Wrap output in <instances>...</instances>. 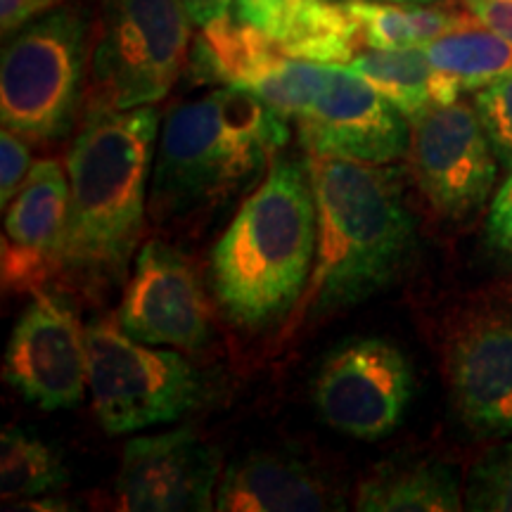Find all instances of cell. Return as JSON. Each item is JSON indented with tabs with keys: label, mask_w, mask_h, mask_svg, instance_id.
<instances>
[{
	"label": "cell",
	"mask_w": 512,
	"mask_h": 512,
	"mask_svg": "<svg viewBox=\"0 0 512 512\" xmlns=\"http://www.w3.org/2000/svg\"><path fill=\"white\" fill-rule=\"evenodd\" d=\"M159 140L155 105L86 114L67 155L69 209L57 268L93 283H117L145 219Z\"/></svg>",
	"instance_id": "obj_1"
},
{
	"label": "cell",
	"mask_w": 512,
	"mask_h": 512,
	"mask_svg": "<svg viewBox=\"0 0 512 512\" xmlns=\"http://www.w3.org/2000/svg\"><path fill=\"white\" fill-rule=\"evenodd\" d=\"M318 214L311 316L356 306L392 285L411 261L415 221L389 164L306 159Z\"/></svg>",
	"instance_id": "obj_2"
},
{
	"label": "cell",
	"mask_w": 512,
	"mask_h": 512,
	"mask_svg": "<svg viewBox=\"0 0 512 512\" xmlns=\"http://www.w3.org/2000/svg\"><path fill=\"white\" fill-rule=\"evenodd\" d=\"M318 214L309 166L275 159L211 252V283L235 325L280 320L311 283Z\"/></svg>",
	"instance_id": "obj_3"
},
{
	"label": "cell",
	"mask_w": 512,
	"mask_h": 512,
	"mask_svg": "<svg viewBox=\"0 0 512 512\" xmlns=\"http://www.w3.org/2000/svg\"><path fill=\"white\" fill-rule=\"evenodd\" d=\"M290 140L287 117L254 93L219 86L166 112L150 181V216L164 223L221 200Z\"/></svg>",
	"instance_id": "obj_4"
},
{
	"label": "cell",
	"mask_w": 512,
	"mask_h": 512,
	"mask_svg": "<svg viewBox=\"0 0 512 512\" xmlns=\"http://www.w3.org/2000/svg\"><path fill=\"white\" fill-rule=\"evenodd\" d=\"M183 0H98L88 62V114L157 105L188 67Z\"/></svg>",
	"instance_id": "obj_5"
},
{
	"label": "cell",
	"mask_w": 512,
	"mask_h": 512,
	"mask_svg": "<svg viewBox=\"0 0 512 512\" xmlns=\"http://www.w3.org/2000/svg\"><path fill=\"white\" fill-rule=\"evenodd\" d=\"M93 15L60 5L8 36L0 57V119L27 140L72 131L86 100Z\"/></svg>",
	"instance_id": "obj_6"
},
{
	"label": "cell",
	"mask_w": 512,
	"mask_h": 512,
	"mask_svg": "<svg viewBox=\"0 0 512 512\" xmlns=\"http://www.w3.org/2000/svg\"><path fill=\"white\" fill-rule=\"evenodd\" d=\"M86 337L88 392L107 434L169 425L202 403V377L176 351L138 342L110 318L86 325Z\"/></svg>",
	"instance_id": "obj_7"
},
{
	"label": "cell",
	"mask_w": 512,
	"mask_h": 512,
	"mask_svg": "<svg viewBox=\"0 0 512 512\" xmlns=\"http://www.w3.org/2000/svg\"><path fill=\"white\" fill-rule=\"evenodd\" d=\"M406 157L420 195L441 219L467 221L489 202L498 157L475 102L458 98L411 119Z\"/></svg>",
	"instance_id": "obj_8"
},
{
	"label": "cell",
	"mask_w": 512,
	"mask_h": 512,
	"mask_svg": "<svg viewBox=\"0 0 512 512\" xmlns=\"http://www.w3.org/2000/svg\"><path fill=\"white\" fill-rule=\"evenodd\" d=\"M188 69L192 81L242 88L287 119H297L316 102L332 74V64L285 55L233 12L204 24L192 36Z\"/></svg>",
	"instance_id": "obj_9"
},
{
	"label": "cell",
	"mask_w": 512,
	"mask_h": 512,
	"mask_svg": "<svg viewBox=\"0 0 512 512\" xmlns=\"http://www.w3.org/2000/svg\"><path fill=\"white\" fill-rule=\"evenodd\" d=\"M411 399V363L396 344L380 337L342 344L313 380V403L325 425L363 441L389 437Z\"/></svg>",
	"instance_id": "obj_10"
},
{
	"label": "cell",
	"mask_w": 512,
	"mask_h": 512,
	"mask_svg": "<svg viewBox=\"0 0 512 512\" xmlns=\"http://www.w3.org/2000/svg\"><path fill=\"white\" fill-rule=\"evenodd\" d=\"M444 377L467 430L484 439L512 437V306H479L453 320Z\"/></svg>",
	"instance_id": "obj_11"
},
{
	"label": "cell",
	"mask_w": 512,
	"mask_h": 512,
	"mask_svg": "<svg viewBox=\"0 0 512 512\" xmlns=\"http://www.w3.org/2000/svg\"><path fill=\"white\" fill-rule=\"evenodd\" d=\"M294 121L304 150L318 157L392 164L411 145V121L349 64H332L325 91Z\"/></svg>",
	"instance_id": "obj_12"
},
{
	"label": "cell",
	"mask_w": 512,
	"mask_h": 512,
	"mask_svg": "<svg viewBox=\"0 0 512 512\" xmlns=\"http://www.w3.org/2000/svg\"><path fill=\"white\" fill-rule=\"evenodd\" d=\"M3 377L41 411L79 406L88 387V337L79 316L36 292L10 335Z\"/></svg>",
	"instance_id": "obj_13"
},
{
	"label": "cell",
	"mask_w": 512,
	"mask_h": 512,
	"mask_svg": "<svg viewBox=\"0 0 512 512\" xmlns=\"http://www.w3.org/2000/svg\"><path fill=\"white\" fill-rule=\"evenodd\" d=\"M221 451L192 430L131 439L114 484L117 508L131 512L211 510L221 479Z\"/></svg>",
	"instance_id": "obj_14"
},
{
	"label": "cell",
	"mask_w": 512,
	"mask_h": 512,
	"mask_svg": "<svg viewBox=\"0 0 512 512\" xmlns=\"http://www.w3.org/2000/svg\"><path fill=\"white\" fill-rule=\"evenodd\" d=\"M117 323L152 347L200 349L209 339L211 311L188 256L166 242H147L136 256Z\"/></svg>",
	"instance_id": "obj_15"
},
{
	"label": "cell",
	"mask_w": 512,
	"mask_h": 512,
	"mask_svg": "<svg viewBox=\"0 0 512 512\" xmlns=\"http://www.w3.org/2000/svg\"><path fill=\"white\" fill-rule=\"evenodd\" d=\"M69 209V178L55 159L31 166L27 181L5 207L3 280L12 290H34L57 268Z\"/></svg>",
	"instance_id": "obj_16"
},
{
	"label": "cell",
	"mask_w": 512,
	"mask_h": 512,
	"mask_svg": "<svg viewBox=\"0 0 512 512\" xmlns=\"http://www.w3.org/2000/svg\"><path fill=\"white\" fill-rule=\"evenodd\" d=\"M233 15L297 60L349 64L363 48L344 0H235Z\"/></svg>",
	"instance_id": "obj_17"
},
{
	"label": "cell",
	"mask_w": 512,
	"mask_h": 512,
	"mask_svg": "<svg viewBox=\"0 0 512 512\" xmlns=\"http://www.w3.org/2000/svg\"><path fill=\"white\" fill-rule=\"evenodd\" d=\"M328 484L297 460L249 453L230 463L216 486L221 512H320L339 508Z\"/></svg>",
	"instance_id": "obj_18"
},
{
	"label": "cell",
	"mask_w": 512,
	"mask_h": 512,
	"mask_svg": "<svg viewBox=\"0 0 512 512\" xmlns=\"http://www.w3.org/2000/svg\"><path fill=\"white\" fill-rule=\"evenodd\" d=\"M363 512H456L465 505L456 470L432 458L382 463L358 484Z\"/></svg>",
	"instance_id": "obj_19"
},
{
	"label": "cell",
	"mask_w": 512,
	"mask_h": 512,
	"mask_svg": "<svg viewBox=\"0 0 512 512\" xmlns=\"http://www.w3.org/2000/svg\"><path fill=\"white\" fill-rule=\"evenodd\" d=\"M349 67L377 88L408 121L434 105L458 100L463 93L451 76L434 67L425 48H366Z\"/></svg>",
	"instance_id": "obj_20"
},
{
	"label": "cell",
	"mask_w": 512,
	"mask_h": 512,
	"mask_svg": "<svg viewBox=\"0 0 512 512\" xmlns=\"http://www.w3.org/2000/svg\"><path fill=\"white\" fill-rule=\"evenodd\" d=\"M354 17L363 48H425L437 38L472 22L470 12L439 3H387V0H344Z\"/></svg>",
	"instance_id": "obj_21"
},
{
	"label": "cell",
	"mask_w": 512,
	"mask_h": 512,
	"mask_svg": "<svg viewBox=\"0 0 512 512\" xmlns=\"http://www.w3.org/2000/svg\"><path fill=\"white\" fill-rule=\"evenodd\" d=\"M434 67L458 83L463 93H475L512 72V43L477 19L425 46Z\"/></svg>",
	"instance_id": "obj_22"
},
{
	"label": "cell",
	"mask_w": 512,
	"mask_h": 512,
	"mask_svg": "<svg viewBox=\"0 0 512 512\" xmlns=\"http://www.w3.org/2000/svg\"><path fill=\"white\" fill-rule=\"evenodd\" d=\"M69 482L60 453L36 434L5 427L0 434V496L8 503L53 496Z\"/></svg>",
	"instance_id": "obj_23"
},
{
	"label": "cell",
	"mask_w": 512,
	"mask_h": 512,
	"mask_svg": "<svg viewBox=\"0 0 512 512\" xmlns=\"http://www.w3.org/2000/svg\"><path fill=\"white\" fill-rule=\"evenodd\" d=\"M467 510L512 512V441L486 448L470 467L463 494Z\"/></svg>",
	"instance_id": "obj_24"
},
{
	"label": "cell",
	"mask_w": 512,
	"mask_h": 512,
	"mask_svg": "<svg viewBox=\"0 0 512 512\" xmlns=\"http://www.w3.org/2000/svg\"><path fill=\"white\" fill-rule=\"evenodd\" d=\"M472 102L494 147L498 164L512 171V72L479 88Z\"/></svg>",
	"instance_id": "obj_25"
},
{
	"label": "cell",
	"mask_w": 512,
	"mask_h": 512,
	"mask_svg": "<svg viewBox=\"0 0 512 512\" xmlns=\"http://www.w3.org/2000/svg\"><path fill=\"white\" fill-rule=\"evenodd\" d=\"M24 136L3 128L0 133V204L3 209L12 202L24 181H27L34 159H31L29 145L24 143Z\"/></svg>",
	"instance_id": "obj_26"
},
{
	"label": "cell",
	"mask_w": 512,
	"mask_h": 512,
	"mask_svg": "<svg viewBox=\"0 0 512 512\" xmlns=\"http://www.w3.org/2000/svg\"><path fill=\"white\" fill-rule=\"evenodd\" d=\"M486 238L496 249L512 256V171L491 200L486 214Z\"/></svg>",
	"instance_id": "obj_27"
},
{
	"label": "cell",
	"mask_w": 512,
	"mask_h": 512,
	"mask_svg": "<svg viewBox=\"0 0 512 512\" xmlns=\"http://www.w3.org/2000/svg\"><path fill=\"white\" fill-rule=\"evenodd\" d=\"M458 3L482 27L512 43V0H458Z\"/></svg>",
	"instance_id": "obj_28"
},
{
	"label": "cell",
	"mask_w": 512,
	"mask_h": 512,
	"mask_svg": "<svg viewBox=\"0 0 512 512\" xmlns=\"http://www.w3.org/2000/svg\"><path fill=\"white\" fill-rule=\"evenodd\" d=\"M67 0H0V29L8 38L29 24L31 19L46 15V12L60 8Z\"/></svg>",
	"instance_id": "obj_29"
},
{
	"label": "cell",
	"mask_w": 512,
	"mask_h": 512,
	"mask_svg": "<svg viewBox=\"0 0 512 512\" xmlns=\"http://www.w3.org/2000/svg\"><path fill=\"white\" fill-rule=\"evenodd\" d=\"M183 3L192 19V24L200 29V27H204V24H209V22H214V19L228 15V12L233 10L235 0H183Z\"/></svg>",
	"instance_id": "obj_30"
},
{
	"label": "cell",
	"mask_w": 512,
	"mask_h": 512,
	"mask_svg": "<svg viewBox=\"0 0 512 512\" xmlns=\"http://www.w3.org/2000/svg\"><path fill=\"white\" fill-rule=\"evenodd\" d=\"M387 3H439V0H387Z\"/></svg>",
	"instance_id": "obj_31"
}]
</instances>
